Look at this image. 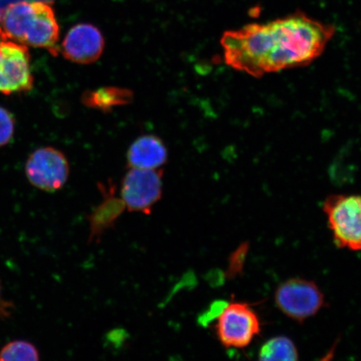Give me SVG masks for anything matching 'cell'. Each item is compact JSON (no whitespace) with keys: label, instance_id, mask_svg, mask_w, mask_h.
Instances as JSON below:
<instances>
[{"label":"cell","instance_id":"7c38bea8","mask_svg":"<svg viewBox=\"0 0 361 361\" xmlns=\"http://www.w3.org/2000/svg\"><path fill=\"white\" fill-rule=\"evenodd\" d=\"M260 360H297L299 353L290 338L277 336L270 338L262 345L259 352Z\"/></svg>","mask_w":361,"mask_h":361},{"label":"cell","instance_id":"52a82bcc","mask_svg":"<svg viewBox=\"0 0 361 361\" xmlns=\"http://www.w3.org/2000/svg\"><path fill=\"white\" fill-rule=\"evenodd\" d=\"M33 85L28 47L8 38L2 44L0 56V93L11 94L29 92Z\"/></svg>","mask_w":361,"mask_h":361},{"label":"cell","instance_id":"9c48e42d","mask_svg":"<svg viewBox=\"0 0 361 361\" xmlns=\"http://www.w3.org/2000/svg\"><path fill=\"white\" fill-rule=\"evenodd\" d=\"M105 49V39L97 27L78 24L68 31L61 45L62 55L66 60L80 65L97 61Z\"/></svg>","mask_w":361,"mask_h":361},{"label":"cell","instance_id":"30bf717a","mask_svg":"<svg viewBox=\"0 0 361 361\" xmlns=\"http://www.w3.org/2000/svg\"><path fill=\"white\" fill-rule=\"evenodd\" d=\"M168 149L154 135H144L135 140L128 151L130 169H158L168 161Z\"/></svg>","mask_w":361,"mask_h":361},{"label":"cell","instance_id":"7a4b0ae2","mask_svg":"<svg viewBox=\"0 0 361 361\" xmlns=\"http://www.w3.org/2000/svg\"><path fill=\"white\" fill-rule=\"evenodd\" d=\"M0 24L16 42L58 53L60 26L49 3L24 0L13 4L3 12Z\"/></svg>","mask_w":361,"mask_h":361},{"label":"cell","instance_id":"e0dca14e","mask_svg":"<svg viewBox=\"0 0 361 361\" xmlns=\"http://www.w3.org/2000/svg\"><path fill=\"white\" fill-rule=\"evenodd\" d=\"M20 1H24V0H0V17H1L3 12L6 11L8 6H11L13 4Z\"/></svg>","mask_w":361,"mask_h":361},{"label":"cell","instance_id":"8fae6325","mask_svg":"<svg viewBox=\"0 0 361 361\" xmlns=\"http://www.w3.org/2000/svg\"><path fill=\"white\" fill-rule=\"evenodd\" d=\"M133 97L134 94L129 89L106 87L87 90L81 96L80 100L85 106L103 112H110L115 107L128 105L133 102Z\"/></svg>","mask_w":361,"mask_h":361},{"label":"cell","instance_id":"6da1fadb","mask_svg":"<svg viewBox=\"0 0 361 361\" xmlns=\"http://www.w3.org/2000/svg\"><path fill=\"white\" fill-rule=\"evenodd\" d=\"M335 31L334 26L297 12L265 24L226 31L221 44L228 66L261 78L309 65L322 55Z\"/></svg>","mask_w":361,"mask_h":361},{"label":"cell","instance_id":"5b68a950","mask_svg":"<svg viewBox=\"0 0 361 361\" xmlns=\"http://www.w3.org/2000/svg\"><path fill=\"white\" fill-rule=\"evenodd\" d=\"M275 304L288 318L301 323L323 308L324 296L314 282L293 278L278 287Z\"/></svg>","mask_w":361,"mask_h":361},{"label":"cell","instance_id":"d6986e66","mask_svg":"<svg viewBox=\"0 0 361 361\" xmlns=\"http://www.w3.org/2000/svg\"><path fill=\"white\" fill-rule=\"evenodd\" d=\"M30 1H42V2H47V3H51L53 0H30Z\"/></svg>","mask_w":361,"mask_h":361},{"label":"cell","instance_id":"9a60e30c","mask_svg":"<svg viewBox=\"0 0 361 361\" xmlns=\"http://www.w3.org/2000/svg\"><path fill=\"white\" fill-rule=\"evenodd\" d=\"M248 251V243H243L239 246L233 254L230 256L228 261V268L227 271V276L229 279L235 278L242 273L243 265H245V259Z\"/></svg>","mask_w":361,"mask_h":361},{"label":"cell","instance_id":"ac0fdd59","mask_svg":"<svg viewBox=\"0 0 361 361\" xmlns=\"http://www.w3.org/2000/svg\"><path fill=\"white\" fill-rule=\"evenodd\" d=\"M8 38H11L10 36H8L6 34V31H4L2 29V27H0V55H1L2 44H3L4 42V40H6Z\"/></svg>","mask_w":361,"mask_h":361},{"label":"cell","instance_id":"277c9868","mask_svg":"<svg viewBox=\"0 0 361 361\" xmlns=\"http://www.w3.org/2000/svg\"><path fill=\"white\" fill-rule=\"evenodd\" d=\"M258 314L246 303L227 304L218 316L216 336L226 348H245L260 333Z\"/></svg>","mask_w":361,"mask_h":361},{"label":"cell","instance_id":"5bb4252c","mask_svg":"<svg viewBox=\"0 0 361 361\" xmlns=\"http://www.w3.org/2000/svg\"><path fill=\"white\" fill-rule=\"evenodd\" d=\"M16 121L11 111L0 106V147L6 146L13 137Z\"/></svg>","mask_w":361,"mask_h":361},{"label":"cell","instance_id":"2e32d148","mask_svg":"<svg viewBox=\"0 0 361 361\" xmlns=\"http://www.w3.org/2000/svg\"><path fill=\"white\" fill-rule=\"evenodd\" d=\"M13 307V305L11 302L4 299L1 293V286H0V318L10 317Z\"/></svg>","mask_w":361,"mask_h":361},{"label":"cell","instance_id":"3957f363","mask_svg":"<svg viewBox=\"0 0 361 361\" xmlns=\"http://www.w3.org/2000/svg\"><path fill=\"white\" fill-rule=\"evenodd\" d=\"M323 210L336 245L361 250V196H329L324 202Z\"/></svg>","mask_w":361,"mask_h":361},{"label":"cell","instance_id":"4fadbf2b","mask_svg":"<svg viewBox=\"0 0 361 361\" xmlns=\"http://www.w3.org/2000/svg\"><path fill=\"white\" fill-rule=\"evenodd\" d=\"M39 353L36 347L25 341H15L8 343L0 350L1 361H37Z\"/></svg>","mask_w":361,"mask_h":361},{"label":"cell","instance_id":"ba28073f","mask_svg":"<svg viewBox=\"0 0 361 361\" xmlns=\"http://www.w3.org/2000/svg\"><path fill=\"white\" fill-rule=\"evenodd\" d=\"M25 173L29 182L36 188L54 192L66 183L70 165L64 153L54 147L35 150L26 162Z\"/></svg>","mask_w":361,"mask_h":361},{"label":"cell","instance_id":"8992f818","mask_svg":"<svg viewBox=\"0 0 361 361\" xmlns=\"http://www.w3.org/2000/svg\"><path fill=\"white\" fill-rule=\"evenodd\" d=\"M164 171L130 169L121 183V200L130 212L150 214L162 195Z\"/></svg>","mask_w":361,"mask_h":361}]
</instances>
